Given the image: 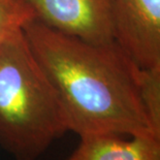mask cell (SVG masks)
I'll list each match as a JSON object with an SVG mask.
<instances>
[{
    "label": "cell",
    "instance_id": "1",
    "mask_svg": "<svg viewBox=\"0 0 160 160\" xmlns=\"http://www.w3.org/2000/svg\"><path fill=\"white\" fill-rule=\"evenodd\" d=\"M65 114L68 130L97 134H153L139 90L138 68L114 42L93 43L35 19L23 26Z\"/></svg>",
    "mask_w": 160,
    "mask_h": 160
},
{
    "label": "cell",
    "instance_id": "2",
    "mask_svg": "<svg viewBox=\"0 0 160 160\" xmlns=\"http://www.w3.org/2000/svg\"><path fill=\"white\" fill-rule=\"evenodd\" d=\"M68 130L52 83L23 27L0 42V146L15 160H37Z\"/></svg>",
    "mask_w": 160,
    "mask_h": 160
},
{
    "label": "cell",
    "instance_id": "3",
    "mask_svg": "<svg viewBox=\"0 0 160 160\" xmlns=\"http://www.w3.org/2000/svg\"><path fill=\"white\" fill-rule=\"evenodd\" d=\"M114 42L141 70L160 67V0H112Z\"/></svg>",
    "mask_w": 160,
    "mask_h": 160
},
{
    "label": "cell",
    "instance_id": "4",
    "mask_svg": "<svg viewBox=\"0 0 160 160\" xmlns=\"http://www.w3.org/2000/svg\"><path fill=\"white\" fill-rule=\"evenodd\" d=\"M34 19L93 43L114 42L112 0H23Z\"/></svg>",
    "mask_w": 160,
    "mask_h": 160
},
{
    "label": "cell",
    "instance_id": "5",
    "mask_svg": "<svg viewBox=\"0 0 160 160\" xmlns=\"http://www.w3.org/2000/svg\"><path fill=\"white\" fill-rule=\"evenodd\" d=\"M66 160H160V139L153 134L130 139L115 134L87 135Z\"/></svg>",
    "mask_w": 160,
    "mask_h": 160
},
{
    "label": "cell",
    "instance_id": "6",
    "mask_svg": "<svg viewBox=\"0 0 160 160\" xmlns=\"http://www.w3.org/2000/svg\"><path fill=\"white\" fill-rule=\"evenodd\" d=\"M138 81L151 131L160 139V67L150 70L139 69Z\"/></svg>",
    "mask_w": 160,
    "mask_h": 160
},
{
    "label": "cell",
    "instance_id": "7",
    "mask_svg": "<svg viewBox=\"0 0 160 160\" xmlns=\"http://www.w3.org/2000/svg\"><path fill=\"white\" fill-rule=\"evenodd\" d=\"M34 16L23 0H0V42Z\"/></svg>",
    "mask_w": 160,
    "mask_h": 160
}]
</instances>
